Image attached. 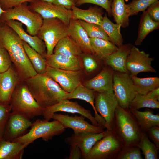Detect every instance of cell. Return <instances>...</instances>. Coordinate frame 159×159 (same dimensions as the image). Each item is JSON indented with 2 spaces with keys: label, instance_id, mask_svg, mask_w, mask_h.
<instances>
[{
  "label": "cell",
  "instance_id": "obj_1",
  "mask_svg": "<svg viewBox=\"0 0 159 159\" xmlns=\"http://www.w3.org/2000/svg\"><path fill=\"white\" fill-rule=\"evenodd\" d=\"M0 47L8 52L21 80L37 74L26 53L24 41L5 22L0 21Z\"/></svg>",
  "mask_w": 159,
  "mask_h": 159
},
{
  "label": "cell",
  "instance_id": "obj_2",
  "mask_svg": "<svg viewBox=\"0 0 159 159\" xmlns=\"http://www.w3.org/2000/svg\"><path fill=\"white\" fill-rule=\"evenodd\" d=\"M24 81L36 101L43 108L66 99L68 93L45 73L37 74Z\"/></svg>",
  "mask_w": 159,
  "mask_h": 159
},
{
  "label": "cell",
  "instance_id": "obj_3",
  "mask_svg": "<svg viewBox=\"0 0 159 159\" xmlns=\"http://www.w3.org/2000/svg\"><path fill=\"white\" fill-rule=\"evenodd\" d=\"M112 130L124 146H138L142 130L137 119L129 108L119 105L115 113Z\"/></svg>",
  "mask_w": 159,
  "mask_h": 159
},
{
  "label": "cell",
  "instance_id": "obj_4",
  "mask_svg": "<svg viewBox=\"0 0 159 159\" xmlns=\"http://www.w3.org/2000/svg\"><path fill=\"white\" fill-rule=\"evenodd\" d=\"M9 104L11 112L20 115L30 120L42 115L44 109L36 101L24 81L21 80L17 85Z\"/></svg>",
  "mask_w": 159,
  "mask_h": 159
},
{
  "label": "cell",
  "instance_id": "obj_5",
  "mask_svg": "<svg viewBox=\"0 0 159 159\" xmlns=\"http://www.w3.org/2000/svg\"><path fill=\"white\" fill-rule=\"evenodd\" d=\"M30 127L28 132L12 141L19 142L26 147L39 138L48 142L54 136L61 135L66 129L57 120L49 121L44 119H37L32 123Z\"/></svg>",
  "mask_w": 159,
  "mask_h": 159
},
{
  "label": "cell",
  "instance_id": "obj_6",
  "mask_svg": "<svg viewBox=\"0 0 159 159\" xmlns=\"http://www.w3.org/2000/svg\"><path fill=\"white\" fill-rule=\"evenodd\" d=\"M17 20L25 25L26 32L32 36L37 35L43 19L38 13L32 11L27 2L5 10L0 16V21Z\"/></svg>",
  "mask_w": 159,
  "mask_h": 159
},
{
  "label": "cell",
  "instance_id": "obj_7",
  "mask_svg": "<svg viewBox=\"0 0 159 159\" xmlns=\"http://www.w3.org/2000/svg\"><path fill=\"white\" fill-rule=\"evenodd\" d=\"M67 26L57 18L43 19L37 36L45 43L47 55L53 54L54 48L61 39L67 35Z\"/></svg>",
  "mask_w": 159,
  "mask_h": 159
},
{
  "label": "cell",
  "instance_id": "obj_8",
  "mask_svg": "<svg viewBox=\"0 0 159 159\" xmlns=\"http://www.w3.org/2000/svg\"><path fill=\"white\" fill-rule=\"evenodd\" d=\"M123 147L113 131L108 130L95 143L85 159H115Z\"/></svg>",
  "mask_w": 159,
  "mask_h": 159
},
{
  "label": "cell",
  "instance_id": "obj_9",
  "mask_svg": "<svg viewBox=\"0 0 159 159\" xmlns=\"http://www.w3.org/2000/svg\"><path fill=\"white\" fill-rule=\"evenodd\" d=\"M112 90L118 105L125 108H129L131 102L138 94L130 74L116 71L114 73Z\"/></svg>",
  "mask_w": 159,
  "mask_h": 159
},
{
  "label": "cell",
  "instance_id": "obj_10",
  "mask_svg": "<svg viewBox=\"0 0 159 159\" xmlns=\"http://www.w3.org/2000/svg\"><path fill=\"white\" fill-rule=\"evenodd\" d=\"M118 105L113 92H96L95 107L97 112L105 120L107 130H112L115 112Z\"/></svg>",
  "mask_w": 159,
  "mask_h": 159
},
{
  "label": "cell",
  "instance_id": "obj_11",
  "mask_svg": "<svg viewBox=\"0 0 159 159\" xmlns=\"http://www.w3.org/2000/svg\"><path fill=\"white\" fill-rule=\"evenodd\" d=\"M29 3L30 9L39 14L43 19L57 18L68 26L72 19L71 10L62 6L39 0H35Z\"/></svg>",
  "mask_w": 159,
  "mask_h": 159
},
{
  "label": "cell",
  "instance_id": "obj_12",
  "mask_svg": "<svg viewBox=\"0 0 159 159\" xmlns=\"http://www.w3.org/2000/svg\"><path fill=\"white\" fill-rule=\"evenodd\" d=\"M82 70H63L47 66L45 74L57 83L64 90L69 93L81 83L84 75Z\"/></svg>",
  "mask_w": 159,
  "mask_h": 159
},
{
  "label": "cell",
  "instance_id": "obj_13",
  "mask_svg": "<svg viewBox=\"0 0 159 159\" xmlns=\"http://www.w3.org/2000/svg\"><path fill=\"white\" fill-rule=\"evenodd\" d=\"M154 60L149 54L133 45L127 59V69L131 77L137 76L140 72L156 73V70L151 66Z\"/></svg>",
  "mask_w": 159,
  "mask_h": 159
},
{
  "label": "cell",
  "instance_id": "obj_14",
  "mask_svg": "<svg viewBox=\"0 0 159 159\" xmlns=\"http://www.w3.org/2000/svg\"><path fill=\"white\" fill-rule=\"evenodd\" d=\"M58 112L80 114L88 119L92 125L101 127L92 115L90 110L85 109L77 102H72L66 99L54 105L44 108L42 116L44 119L49 121L53 114Z\"/></svg>",
  "mask_w": 159,
  "mask_h": 159
},
{
  "label": "cell",
  "instance_id": "obj_15",
  "mask_svg": "<svg viewBox=\"0 0 159 159\" xmlns=\"http://www.w3.org/2000/svg\"><path fill=\"white\" fill-rule=\"evenodd\" d=\"M52 119L59 121L65 128L72 129L74 134L82 132L98 133L105 131L101 127L95 126L89 123L85 120V117L81 115L73 116L55 113L52 115Z\"/></svg>",
  "mask_w": 159,
  "mask_h": 159
},
{
  "label": "cell",
  "instance_id": "obj_16",
  "mask_svg": "<svg viewBox=\"0 0 159 159\" xmlns=\"http://www.w3.org/2000/svg\"><path fill=\"white\" fill-rule=\"evenodd\" d=\"M32 122L18 114L11 112L5 127L3 138L12 141L25 134Z\"/></svg>",
  "mask_w": 159,
  "mask_h": 159
},
{
  "label": "cell",
  "instance_id": "obj_17",
  "mask_svg": "<svg viewBox=\"0 0 159 159\" xmlns=\"http://www.w3.org/2000/svg\"><path fill=\"white\" fill-rule=\"evenodd\" d=\"M15 68L12 66L6 71L0 73V102L9 104L12 93L21 81Z\"/></svg>",
  "mask_w": 159,
  "mask_h": 159
},
{
  "label": "cell",
  "instance_id": "obj_18",
  "mask_svg": "<svg viewBox=\"0 0 159 159\" xmlns=\"http://www.w3.org/2000/svg\"><path fill=\"white\" fill-rule=\"evenodd\" d=\"M106 130L98 133L82 132L74 134L64 139L65 142L69 145H77L82 153V157L85 159L89 153L95 143L100 140L107 132Z\"/></svg>",
  "mask_w": 159,
  "mask_h": 159
},
{
  "label": "cell",
  "instance_id": "obj_19",
  "mask_svg": "<svg viewBox=\"0 0 159 159\" xmlns=\"http://www.w3.org/2000/svg\"><path fill=\"white\" fill-rule=\"evenodd\" d=\"M114 71L111 67L105 64L97 74L87 81L84 85L97 92H113V77Z\"/></svg>",
  "mask_w": 159,
  "mask_h": 159
},
{
  "label": "cell",
  "instance_id": "obj_20",
  "mask_svg": "<svg viewBox=\"0 0 159 159\" xmlns=\"http://www.w3.org/2000/svg\"><path fill=\"white\" fill-rule=\"evenodd\" d=\"M67 35L74 41L83 53L95 54L90 37L79 20H71L67 26Z\"/></svg>",
  "mask_w": 159,
  "mask_h": 159
},
{
  "label": "cell",
  "instance_id": "obj_21",
  "mask_svg": "<svg viewBox=\"0 0 159 159\" xmlns=\"http://www.w3.org/2000/svg\"><path fill=\"white\" fill-rule=\"evenodd\" d=\"M47 66L68 71L82 70L83 64L81 57H71L60 54H54L45 57Z\"/></svg>",
  "mask_w": 159,
  "mask_h": 159
},
{
  "label": "cell",
  "instance_id": "obj_22",
  "mask_svg": "<svg viewBox=\"0 0 159 159\" xmlns=\"http://www.w3.org/2000/svg\"><path fill=\"white\" fill-rule=\"evenodd\" d=\"M132 45L128 43L118 47L116 51L103 61L104 64L111 67L115 71L129 73L127 69L126 63Z\"/></svg>",
  "mask_w": 159,
  "mask_h": 159
},
{
  "label": "cell",
  "instance_id": "obj_23",
  "mask_svg": "<svg viewBox=\"0 0 159 159\" xmlns=\"http://www.w3.org/2000/svg\"><path fill=\"white\" fill-rule=\"evenodd\" d=\"M5 22L13 29L21 39L41 54L44 57L47 55L46 47L44 42L37 35L32 36L24 30L23 24L14 20H9Z\"/></svg>",
  "mask_w": 159,
  "mask_h": 159
},
{
  "label": "cell",
  "instance_id": "obj_24",
  "mask_svg": "<svg viewBox=\"0 0 159 159\" xmlns=\"http://www.w3.org/2000/svg\"><path fill=\"white\" fill-rule=\"evenodd\" d=\"M72 19L81 20L88 23L101 25L103 16V8L98 6H90L87 9H83L73 6L71 9Z\"/></svg>",
  "mask_w": 159,
  "mask_h": 159
},
{
  "label": "cell",
  "instance_id": "obj_25",
  "mask_svg": "<svg viewBox=\"0 0 159 159\" xmlns=\"http://www.w3.org/2000/svg\"><path fill=\"white\" fill-rule=\"evenodd\" d=\"M159 87L145 95L137 94L131 102L129 108L137 110L143 108H159Z\"/></svg>",
  "mask_w": 159,
  "mask_h": 159
},
{
  "label": "cell",
  "instance_id": "obj_26",
  "mask_svg": "<svg viewBox=\"0 0 159 159\" xmlns=\"http://www.w3.org/2000/svg\"><path fill=\"white\" fill-rule=\"evenodd\" d=\"M26 148L17 141L0 140V159H21Z\"/></svg>",
  "mask_w": 159,
  "mask_h": 159
},
{
  "label": "cell",
  "instance_id": "obj_27",
  "mask_svg": "<svg viewBox=\"0 0 159 159\" xmlns=\"http://www.w3.org/2000/svg\"><path fill=\"white\" fill-rule=\"evenodd\" d=\"M137 119L143 132H146L151 127L159 126V115L153 114V110L147 108L144 111L129 108Z\"/></svg>",
  "mask_w": 159,
  "mask_h": 159
},
{
  "label": "cell",
  "instance_id": "obj_28",
  "mask_svg": "<svg viewBox=\"0 0 159 159\" xmlns=\"http://www.w3.org/2000/svg\"><path fill=\"white\" fill-rule=\"evenodd\" d=\"M53 53L61 54L71 57H80L82 52L74 41L67 35L58 42Z\"/></svg>",
  "mask_w": 159,
  "mask_h": 159
},
{
  "label": "cell",
  "instance_id": "obj_29",
  "mask_svg": "<svg viewBox=\"0 0 159 159\" xmlns=\"http://www.w3.org/2000/svg\"><path fill=\"white\" fill-rule=\"evenodd\" d=\"M159 22L153 20L146 11H143L139 25L138 34L135 41L136 45H140L147 35L152 31L159 28Z\"/></svg>",
  "mask_w": 159,
  "mask_h": 159
},
{
  "label": "cell",
  "instance_id": "obj_30",
  "mask_svg": "<svg viewBox=\"0 0 159 159\" xmlns=\"http://www.w3.org/2000/svg\"><path fill=\"white\" fill-rule=\"evenodd\" d=\"M111 10L116 23L124 28L128 26L130 16L124 0H113L111 4Z\"/></svg>",
  "mask_w": 159,
  "mask_h": 159
},
{
  "label": "cell",
  "instance_id": "obj_31",
  "mask_svg": "<svg viewBox=\"0 0 159 159\" xmlns=\"http://www.w3.org/2000/svg\"><path fill=\"white\" fill-rule=\"evenodd\" d=\"M90 39L95 54L102 61L116 51L118 48L108 40L97 38H90Z\"/></svg>",
  "mask_w": 159,
  "mask_h": 159
},
{
  "label": "cell",
  "instance_id": "obj_32",
  "mask_svg": "<svg viewBox=\"0 0 159 159\" xmlns=\"http://www.w3.org/2000/svg\"><path fill=\"white\" fill-rule=\"evenodd\" d=\"M100 26L107 35L110 41L117 47L123 44V39L120 33L121 25L111 21L108 18L106 13L103 16Z\"/></svg>",
  "mask_w": 159,
  "mask_h": 159
},
{
  "label": "cell",
  "instance_id": "obj_33",
  "mask_svg": "<svg viewBox=\"0 0 159 159\" xmlns=\"http://www.w3.org/2000/svg\"><path fill=\"white\" fill-rule=\"evenodd\" d=\"M96 92L89 89L82 83L78 86L71 93H68L66 99H77L84 100L90 103L94 110L95 115L98 114L95 106V99Z\"/></svg>",
  "mask_w": 159,
  "mask_h": 159
},
{
  "label": "cell",
  "instance_id": "obj_34",
  "mask_svg": "<svg viewBox=\"0 0 159 159\" xmlns=\"http://www.w3.org/2000/svg\"><path fill=\"white\" fill-rule=\"evenodd\" d=\"M135 89L138 94L145 95L159 87V78L153 77L144 78L132 77Z\"/></svg>",
  "mask_w": 159,
  "mask_h": 159
},
{
  "label": "cell",
  "instance_id": "obj_35",
  "mask_svg": "<svg viewBox=\"0 0 159 159\" xmlns=\"http://www.w3.org/2000/svg\"><path fill=\"white\" fill-rule=\"evenodd\" d=\"M24 47L26 55L37 74H45L47 66L45 58L24 41Z\"/></svg>",
  "mask_w": 159,
  "mask_h": 159
},
{
  "label": "cell",
  "instance_id": "obj_36",
  "mask_svg": "<svg viewBox=\"0 0 159 159\" xmlns=\"http://www.w3.org/2000/svg\"><path fill=\"white\" fill-rule=\"evenodd\" d=\"M138 146L142 152L145 159H158L159 149L151 142L145 132H143Z\"/></svg>",
  "mask_w": 159,
  "mask_h": 159
},
{
  "label": "cell",
  "instance_id": "obj_37",
  "mask_svg": "<svg viewBox=\"0 0 159 159\" xmlns=\"http://www.w3.org/2000/svg\"><path fill=\"white\" fill-rule=\"evenodd\" d=\"M80 57L83 66L88 74L100 72L104 66L103 61L99 59L95 54L83 53Z\"/></svg>",
  "mask_w": 159,
  "mask_h": 159
},
{
  "label": "cell",
  "instance_id": "obj_38",
  "mask_svg": "<svg viewBox=\"0 0 159 159\" xmlns=\"http://www.w3.org/2000/svg\"><path fill=\"white\" fill-rule=\"evenodd\" d=\"M79 20L90 38H97L110 41L107 35L100 25Z\"/></svg>",
  "mask_w": 159,
  "mask_h": 159
},
{
  "label": "cell",
  "instance_id": "obj_39",
  "mask_svg": "<svg viewBox=\"0 0 159 159\" xmlns=\"http://www.w3.org/2000/svg\"><path fill=\"white\" fill-rule=\"evenodd\" d=\"M141 150L138 146H124L115 159H142Z\"/></svg>",
  "mask_w": 159,
  "mask_h": 159
},
{
  "label": "cell",
  "instance_id": "obj_40",
  "mask_svg": "<svg viewBox=\"0 0 159 159\" xmlns=\"http://www.w3.org/2000/svg\"><path fill=\"white\" fill-rule=\"evenodd\" d=\"M157 0L148 1L146 0H132L127 4L130 16L136 14L140 11H143L153 3Z\"/></svg>",
  "mask_w": 159,
  "mask_h": 159
},
{
  "label": "cell",
  "instance_id": "obj_41",
  "mask_svg": "<svg viewBox=\"0 0 159 159\" xmlns=\"http://www.w3.org/2000/svg\"><path fill=\"white\" fill-rule=\"evenodd\" d=\"M11 111L9 104L0 102V140L3 139L6 124Z\"/></svg>",
  "mask_w": 159,
  "mask_h": 159
},
{
  "label": "cell",
  "instance_id": "obj_42",
  "mask_svg": "<svg viewBox=\"0 0 159 159\" xmlns=\"http://www.w3.org/2000/svg\"><path fill=\"white\" fill-rule=\"evenodd\" d=\"M112 0H78L76 2V6H80L82 4L89 3L95 4L104 9L107 12L108 16H112L111 4Z\"/></svg>",
  "mask_w": 159,
  "mask_h": 159
},
{
  "label": "cell",
  "instance_id": "obj_43",
  "mask_svg": "<svg viewBox=\"0 0 159 159\" xmlns=\"http://www.w3.org/2000/svg\"><path fill=\"white\" fill-rule=\"evenodd\" d=\"M9 54L4 48L0 47V73L4 72L12 66Z\"/></svg>",
  "mask_w": 159,
  "mask_h": 159
},
{
  "label": "cell",
  "instance_id": "obj_44",
  "mask_svg": "<svg viewBox=\"0 0 159 159\" xmlns=\"http://www.w3.org/2000/svg\"><path fill=\"white\" fill-rule=\"evenodd\" d=\"M35 0H0V6L4 11L19 6L23 3Z\"/></svg>",
  "mask_w": 159,
  "mask_h": 159
},
{
  "label": "cell",
  "instance_id": "obj_45",
  "mask_svg": "<svg viewBox=\"0 0 159 159\" xmlns=\"http://www.w3.org/2000/svg\"><path fill=\"white\" fill-rule=\"evenodd\" d=\"M146 10L151 18L159 22V1L156 0L151 4Z\"/></svg>",
  "mask_w": 159,
  "mask_h": 159
},
{
  "label": "cell",
  "instance_id": "obj_46",
  "mask_svg": "<svg viewBox=\"0 0 159 159\" xmlns=\"http://www.w3.org/2000/svg\"><path fill=\"white\" fill-rule=\"evenodd\" d=\"M146 132L149 138L159 149V126H153L150 128Z\"/></svg>",
  "mask_w": 159,
  "mask_h": 159
},
{
  "label": "cell",
  "instance_id": "obj_47",
  "mask_svg": "<svg viewBox=\"0 0 159 159\" xmlns=\"http://www.w3.org/2000/svg\"><path fill=\"white\" fill-rule=\"evenodd\" d=\"M70 146V154L66 158L67 159H79L82 157V153L79 146L76 144H72Z\"/></svg>",
  "mask_w": 159,
  "mask_h": 159
},
{
  "label": "cell",
  "instance_id": "obj_48",
  "mask_svg": "<svg viewBox=\"0 0 159 159\" xmlns=\"http://www.w3.org/2000/svg\"><path fill=\"white\" fill-rule=\"evenodd\" d=\"M74 0H54L53 4L62 6L65 8L71 10L72 7L76 6Z\"/></svg>",
  "mask_w": 159,
  "mask_h": 159
},
{
  "label": "cell",
  "instance_id": "obj_49",
  "mask_svg": "<svg viewBox=\"0 0 159 159\" xmlns=\"http://www.w3.org/2000/svg\"><path fill=\"white\" fill-rule=\"evenodd\" d=\"M45 2L53 4L54 0H39Z\"/></svg>",
  "mask_w": 159,
  "mask_h": 159
},
{
  "label": "cell",
  "instance_id": "obj_50",
  "mask_svg": "<svg viewBox=\"0 0 159 159\" xmlns=\"http://www.w3.org/2000/svg\"><path fill=\"white\" fill-rule=\"evenodd\" d=\"M4 11L1 8L0 6V16L4 12Z\"/></svg>",
  "mask_w": 159,
  "mask_h": 159
},
{
  "label": "cell",
  "instance_id": "obj_51",
  "mask_svg": "<svg viewBox=\"0 0 159 159\" xmlns=\"http://www.w3.org/2000/svg\"><path fill=\"white\" fill-rule=\"evenodd\" d=\"M147 0V1H153L154 0Z\"/></svg>",
  "mask_w": 159,
  "mask_h": 159
},
{
  "label": "cell",
  "instance_id": "obj_52",
  "mask_svg": "<svg viewBox=\"0 0 159 159\" xmlns=\"http://www.w3.org/2000/svg\"><path fill=\"white\" fill-rule=\"evenodd\" d=\"M78 0H74V1H75V2H76Z\"/></svg>",
  "mask_w": 159,
  "mask_h": 159
}]
</instances>
